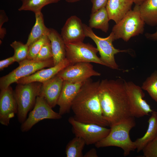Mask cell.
Instances as JSON below:
<instances>
[{
	"mask_svg": "<svg viewBox=\"0 0 157 157\" xmlns=\"http://www.w3.org/2000/svg\"><path fill=\"white\" fill-rule=\"evenodd\" d=\"M21 0V1H22H22H24V0Z\"/></svg>",
	"mask_w": 157,
	"mask_h": 157,
	"instance_id": "cell-38",
	"label": "cell"
},
{
	"mask_svg": "<svg viewBox=\"0 0 157 157\" xmlns=\"http://www.w3.org/2000/svg\"><path fill=\"white\" fill-rule=\"evenodd\" d=\"M62 115L54 111L45 99L38 96L33 108L28 116L21 124L20 130L23 132L29 131L35 124L44 119H59Z\"/></svg>",
	"mask_w": 157,
	"mask_h": 157,
	"instance_id": "cell-10",
	"label": "cell"
},
{
	"mask_svg": "<svg viewBox=\"0 0 157 157\" xmlns=\"http://www.w3.org/2000/svg\"><path fill=\"white\" fill-rule=\"evenodd\" d=\"M108 0H91L92 4L91 13H93L99 9L106 7Z\"/></svg>",
	"mask_w": 157,
	"mask_h": 157,
	"instance_id": "cell-32",
	"label": "cell"
},
{
	"mask_svg": "<svg viewBox=\"0 0 157 157\" xmlns=\"http://www.w3.org/2000/svg\"><path fill=\"white\" fill-rule=\"evenodd\" d=\"M141 88L147 91L151 98L157 102V71L147 78Z\"/></svg>",
	"mask_w": 157,
	"mask_h": 157,
	"instance_id": "cell-26",
	"label": "cell"
},
{
	"mask_svg": "<svg viewBox=\"0 0 157 157\" xmlns=\"http://www.w3.org/2000/svg\"><path fill=\"white\" fill-rule=\"evenodd\" d=\"M110 20L106 7H103L91 13L89 26L92 28L100 29L107 33L109 29Z\"/></svg>",
	"mask_w": 157,
	"mask_h": 157,
	"instance_id": "cell-23",
	"label": "cell"
},
{
	"mask_svg": "<svg viewBox=\"0 0 157 157\" xmlns=\"http://www.w3.org/2000/svg\"><path fill=\"white\" fill-rule=\"evenodd\" d=\"M83 25L86 37L90 38L95 43L100 58L105 66L113 69H118L119 66L115 61V55L119 52H127L128 50H120L114 47L113 42L115 40L111 33L106 38H101L96 35L90 27L84 24Z\"/></svg>",
	"mask_w": 157,
	"mask_h": 157,
	"instance_id": "cell-6",
	"label": "cell"
},
{
	"mask_svg": "<svg viewBox=\"0 0 157 157\" xmlns=\"http://www.w3.org/2000/svg\"><path fill=\"white\" fill-rule=\"evenodd\" d=\"M139 9L145 24L157 26V0H146L139 6Z\"/></svg>",
	"mask_w": 157,
	"mask_h": 157,
	"instance_id": "cell-21",
	"label": "cell"
},
{
	"mask_svg": "<svg viewBox=\"0 0 157 157\" xmlns=\"http://www.w3.org/2000/svg\"><path fill=\"white\" fill-rule=\"evenodd\" d=\"M148 125L147 131L142 137L135 141L137 152L142 151L146 146L157 135V112L153 111L148 121Z\"/></svg>",
	"mask_w": 157,
	"mask_h": 157,
	"instance_id": "cell-20",
	"label": "cell"
},
{
	"mask_svg": "<svg viewBox=\"0 0 157 157\" xmlns=\"http://www.w3.org/2000/svg\"><path fill=\"white\" fill-rule=\"evenodd\" d=\"M85 81H63L57 104L59 107L58 113L61 115L69 112L72 103Z\"/></svg>",
	"mask_w": 157,
	"mask_h": 157,
	"instance_id": "cell-15",
	"label": "cell"
},
{
	"mask_svg": "<svg viewBox=\"0 0 157 157\" xmlns=\"http://www.w3.org/2000/svg\"><path fill=\"white\" fill-rule=\"evenodd\" d=\"M47 35H45L35 42L29 47L27 59L33 60L36 57L43 46L48 41Z\"/></svg>",
	"mask_w": 157,
	"mask_h": 157,
	"instance_id": "cell-28",
	"label": "cell"
},
{
	"mask_svg": "<svg viewBox=\"0 0 157 157\" xmlns=\"http://www.w3.org/2000/svg\"><path fill=\"white\" fill-rule=\"evenodd\" d=\"M66 58L71 64L79 62L93 63L105 66L98 57L97 48L83 42L65 43Z\"/></svg>",
	"mask_w": 157,
	"mask_h": 157,
	"instance_id": "cell-8",
	"label": "cell"
},
{
	"mask_svg": "<svg viewBox=\"0 0 157 157\" xmlns=\"http://www.w3.org/2000/svg\"><path fill=\"white\" fill-rule=\"evenodd\" d=\"M63 81L56 75L42 83L39 96L44 97L52 108L57 105Z\"/></svg>",
	"mask_w": 157,
	"mask_h": 157,
	"instance_id": "cell-16",
	"label": "cell"
},
{
	"mask_svg": "<svg viewBox=\"0 0 157 157\" xmlns=\"http://www.w3.org/2000/svg\"><path fill=\"white\" fill-rule=\"evenodd\" d=\"M42 85L38 82L17 84L14 91L18 107L17 118L20 123L24 122L28 113L33 108Z\"/></svg>",
	"mask_w": 157,
	"mask_h": 157,
	"instance_id": "cell-5",
	"label": "cell"
},
{
	"mask_svg": "<svg viewBox=\"0 0 157 157\" xmlns=\"http://www.w3.org/2000/svg\"><path fill=\"white\" fill-rule=\"evenodd\" d=\"M65 0L67 2L70 3H72L75 2L79 1L80 0Z\"/></svg>",
	"mask_w": 157,
	"mask_h": 157,
	"instance_id": "cell-37",
	"label": "cell"
},
{
	"mask_svg": "<svg viewBox=\"0 0 157 157\" xmlns=\"http://www.w3.org/2000/svg\"><path fill=\"white\" fill-rule=\"evenodd\" d=\"M8 20V17L4 10H0V40L4 38L6 33V30L2 28V26Z\"/></svg>",
	"mask_w": 157,
	"mask_h": 157,
	"instance_id": "cell-31",
	"label": "cell"
},
{
	"mask_svg": "<svg viewBox=\"0 0 157 157\" xmlns=\"http://www.w3.org/2000/svg\"><path fill=\"white\" fill-rule=\"evenodd\" d=\"M48 36L50 41L54 65L66 58L65 43L61 35L55 29L49 28Z\"/></svg>",
	"mask_w": 157,
	"mask_h": 157,
	"instance_id": "cell-19",
	"label": "cell"
},
{
	"mask_svg": "<svg viewBox=\"0 0 157 157\" xmlns=\"http://www.w3.org/2000/svg\"><path fill=\"white\" fill-rule=\"evenodd\" d=\"M60 0H24L19 8L18 10L30 11L35 14L41 12L42 8L44 6L51 3L58 2Z\"/></svg>",
	"mask_w": 157,
	"mask_h": 157,
	"instance_id": "cell-25",
	"label": "cell"
},
{
	"mask_svg": "<svg viewBox=\"0 0 157 157\" xmlns=\"http://www.w3.org/2000/svg\"><path fill=\"white\" fill-rule=\"evenodd\" d=\"M19 66L0 79V88H6L19 79L27 76L46 67L54 66L53 59L43 61H36L26 59L19 63Z\"/></svg>",
	"mask_w": 157,
	"mask_h": 157,
	"instance_id": "cell-7",
	"label": "cell"
},
{
	"mask_svg": "<svg viewBox=\"0 0 157 157\" xmlns=\"http://www.w3.org/2000/svg\"><path fill=\"white\" fill-rule=\"evenodd\" d=\"M145 36L147 38L151 40H157V28L156 32L153 33H146Z\"/></svg>",
	"mask_w": 157,
	"mask_h": 157,
	"instance_id": "cell-35",
	"label": "cell"
},
{
	"mask_svg": "<svg viewBox=\"0 0 157 157\" xmlns=\"http://www.w3.org/2000/svg\"><path fill=\"white\" fill-rule=\"evenodd\" d=\"M142 151L145 157H157V135Z\"/></svg>",
	"mask_w": 157,
	"mask_h": 157,
	"instance_id": "cell-30",
	"label": "cell"
},
{
	"mask_svg": "<svg viewBox=\"0 0 157 157\" xmlns=\"http://www.w3.org/2000/svg\"><path fill=\"white\" fill-rule=\"evenodd\" d=\"M124 84L129 100L131 116L139 118L151 113L153 111L143 99L145 94L141 87L131 81L124 80Z\"/></svg>",
	"mask_w": 157,
	"mask_h": 157,
	"instance_id": "cell-11",
	"label": "cell"
},
{
	"mask_svg": "<svg viewBox=\"0 0 157 157\" xmlns=\"http://www.w3.org/2000/svg\"><path fill=\"white\" fill-rule=\"evenodd\" d=\"M145 24L140 13L139 5H135L133 9L113 26L111 33L115 40L121 39L127 42L131 38L143 33Z\"/></svg>",
	"mask_w": 157,
	"mask_h": 157,
	"instance_id": "cell-4",
	"label": "cell"
},
{
	"mask_svg": "<svg viewBox=\"0 0 157 157\" xmlns=\"http://www.w3.org/2000/svg\"><path fill=\"white\" fill-rule=\"evenodd\" d=\"M85 141L75 136L66 145L65 154L67 157H83V151L85 145Z\"/></svg>",
	"mask_w": 157,
	"mask_h": 157,
	"instance_id": "cell-24",
	"label": "cell"
},
{
	"mask_svg": "<svg viewBox=\"0 0 157 157\" xmlns=\"http://www.w3.org/2000/svg\"><path fill=\"white\" fill-rule=\"evenodd\" d=\"M99 80L85 81L74 99L71 109L74 117L83 122L109 126L102 113L99 93Z\"/></svg>",
	"mask_w": 157,
	"mask_h": 157,
	"instance_id": "cell-2",
	"label": "cell"
},
{
	"mask_svg": "<svg viewBox=\"0 0 157 157\" xmlns=\"http://www.w3.org/2000/svg\"><path fill=\"white\" fill-rule=\"evenodd\" d=\"M84 157H98V155L96 149L93 148L87 151L83 155Z\"/></svg>",
	"mask_w": 157,
	"mask_h": 157,
	"instance_id": "cell-34",
	"label": "cell"
},
{
	"mask_svg": "<svg viewBox=\"0 0 157 157\" xmlns=\"http://www.w3.org/2000/svg\"><path fill=\"white\" fill-rule=\"evenodd\" d=\"M15 62H16V60L13 56L1 60L0 61V70H3L4 68L7 67Z\"/></svg>",
	"mask_w": 157,
	"mask_h": 157,
	"instance_id": "cell-33",
	"label": "cell"
},
{
	"mask_svg": "<svg viewBox=\"0 0 157 157\" xmlns=\"http://www.w3.org/2000/svg\"><path fill=\"white\" fill-rule=\"evenodd\" d=\"M83 24L76 15L72 16L67 19L60 34L65 43L83 42L86 37Z\"/></svg>",
	"mask_w": 157,
	"mask_h": 157,
	"instance_id": "cell-14",
	"label": "cell"
},
{
	"mask_svg": "<svg viewBox=\"0 0 157 157\" xmlns=\"http://www.w3.org/2000/svg\"><path fill=\"white\" fill-rule=\"evenodd\" d=\"M68 121L75 136L83 139L88 145L95 144L105 138L110 131V129L97 124L79 122L74 117H69Z\"/></svg>",
	"mask_w": 157,
	"mask_h": 157,
	"instance_id": "cell-9",
	"label": "cell"
},
{
	"mask_svg": "<svg viewBox=\"0 0 157 157\" xmlns=\"http://www.w3.org/2000/svg\"><path fill=\"white\" fill-rule=\"evenodd\" d=\"M71 64L66 58L58 64L46 69H42L33 74L19 80L17 84L38 82L42 83L56 75L63 69Z\"/></svg>",
	"mask_w": 157,
	"mask_h": 157,
	"instance_id": "cell-17",
	"label": "cell"
},
{
	"mask_svg": "<svg viewBox=\"0 0 157 157\" xmlns=\"http://www.w3.org/2000/svg\"><path fill=\"white\" fill-rule=\"evenodd\" d=\"M18 112L14 91L11 87L1 90L0 92V123L8 126L10 121Z\"/></svg>",
	"mask_w": 157,
	"mask_h": 157,
	"instance_id": "cell-13",
	"label": "cell"
},
{
	"mask_svg": "<svg viewBox=\"0 0 157 157\" xmlns=\"http://www.w3.org/2000/svg\"><path fill=\"white\" fill-rule=\"evenodd\" d=\"M10 46L14 50L13 56L16 62L19 63L27 58L29 46L26 44L15 41L10 44Z\"/></svg>",
	"mask_w": 157,
	"mask_h": 157,
	"instance_id": "cell-27",
	"label": "cell"
},
{
	"mask_svg": "<svg viewBox=\"0 0 157 157\" xmlns=\"http://www.w3.org/2000/svg\"><path fill=\"white\" fill-rule=\"evenodd\" d=\"M135 5H140L146 0H132Z\"/></svg>",
	"mask_w": 157,
	"mask_h": 157,
	"instance_id": "cell-36",
	"label": "cell"
},
{
	"mask_svg": "<svg viewBox=\"0 0 157 157\" xmlns=\"http://www.w3.org/2000/svg\"><path fill=\"white\" fill-rule=\"evenodd\" d=\"M99 93L103 115L110 126L132 116L124 80H102Z\"/></svg>",
	"mask_w": 157,
	"mask_h": 157,
	"instance_id": "cell-1",
	"label": "cell"
},
{
	"mask_svg": "<svg viewBox=\"0 0 157 157\" xmlns=\"http://www.w3.org/2000/svg\"><path fill=\"white\" fill-rule=\"evenodd\" d=\"M132 0H108L106 8L110 20L118 23L131 9Z\"/></svg>",
	"mask_w": 157,
	"mask_h": 157,
	"instance_id": "cell-18",
	"label": "cell"
},
{
	"mask_svg": "<svg viewBox=\"0 0 157 157\" xmlns=\"http://www.w3.org/2000/svg\"><path fill=\"white\" fill-rule=\"evenodd\" d=\"M53 59L51 42L49 40L42 47L33 60L36 61H43Z\"/></svg>",
	"mask_w": 157,
	"mask_h": 157,
	"instance_id": "cell-29",
	"label": "cell"
},
{
	"mask_svg": "<svg viewBox=\"0 0 157 157\" xmlns=\"http://www.w3.org/2000/svg\"><path fill=\"white\" fill-rule=\"evenodd\" d=\"M64 81L73 82L84 81L93 76H99L100 73L95 70L90 63L79 62L70 64L57 74Z\"/></svg>",
	"mask_w": 157,
	"mask_h": 157,
	"instance_id": "cell-12",
	"label": "cell"
},
{
	"mask_svg": "<svg viewBox=\"0 0 157 157\" xmlns=\"http://www.w3.org/2000/svg\"><path fill=\"white\" fill-rule=\"evenodd\" d=\"M134 117L131 116L110 126V131L104 138L95 144L98 148L114 146L121 148L124 156L136 149L134 141L131 140L129 133L135 125Z\"/></svg>",
	"mask_w": 157,
	"mask_h": 157,
	"instance_id": "cell-3",
	"label": "cell"
},
{
	"mask_svg": "<svg viewBox=\"0 0 157 157\" xmlns=\"http://www.w3.org/2000/svg\"><path fill=\"white\" fill-rule=\"evenodd\" d=\"M35 22L26 43L29 46L44 35H47L49 30V28L44 24L43 15L41 12L35 13Z\"/></svg>",
	"mask_w": 157,
	"mask_h": 157,
	"instance_id": "cell-22",
	"label": "cell"
}]
</instances>
